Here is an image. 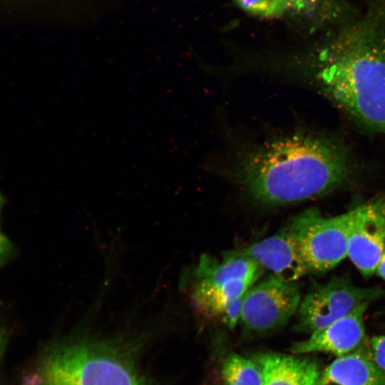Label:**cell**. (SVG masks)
<instances>
[{
	"instance_id": "1",
	"label": "cell",
	"mask_w": 385,
	"mask_h": 385,
	"mask_svg": "<svg viewBox=\"0 0 385 385\" xmlns=\"http://www.w3.org/2000/svg\"><path fill=\"white\" fill-rule=\"evenodd\" d=\"M327 31L304 51L260 58L258 71L304 77L356 120L385 134V1L373 0L364 14Z\"/></svg>"
},
{
	"instance_id": "2",
	"label": "cell",
	"mask_w": 385,
	"mask_h": 385,
	"mask_svg": "<svg viewBox=\"0 0 385 385\" xmlns=\"http://www.w3.org/2000/svg\"><path fill=\"white\" fill-rule=\"evenodd\" d=\"M232 175L256 201L281 205L332 191L351 173L347 151L337 143L299 133L267 136L239 145Z\"/></svg>"
},
{
	"instance_id": "3",
	"label": "cell",
	"mask_w": 385,
	"mask_h": 385,
	"mask_svg": "<svg viewBox=\"0 0 385 385\" xmlns=\"http://www.w3.org/2000/svg\"><path fill=\"white\" fill-rule=\"evenodd\" d=\"M26 385H146L118 354L87 344L52 351L26 379Z\"/></svg>"
},
{
	"instance_id": "4",
	"label": "cell",
	"mask_w": 385,
	"mask_h": 385,
	"mask_svg": "<svg viewBox=\"0 0 385 385\" xmlns=\"http://www.w3.org/2000/svg\"><path fill=\"white\" fill-rule=\"evenodd\" d=\"M352 210L324 217L312 208L292 218L286 227L296 239L310 272H326L348 256Z\"/></svg>"
},
{
	"instance_id": "5",
	"label": "cell",
	"mask_w": 385,
	"mask_h": 385,
	"mask_svg": "<svg viewBox=\"0 0 385 385\" xmlns=\"http://www.w3.org/2000/svg\"><path fill=\"white\" fill-rule=\"evenodd\" d=\"M383 294L378 287H361L347 277H334L315 284L301 299L297 309V329L309 334L347 315L359 306Z\"/></svg>"
},
{
	"instance_id": "6",
	"label": "cell",
	"mask_w": 385,
	"mask_h": 385,
	"mask_svg": "<svg viewBox=\"0 0 385 385\" xmlns=\"http://www.w3.org/2000/svg\"><path fill=\"white\" fill-rule=\"evenodd\" d=\"M301 299L296 282L272 274L245 293L240 319L250 332H269L285 324L297 311Z\"/></svg>"
},
{
	"instance_id": "7",
	"label": "cell",
	"mask_w": 385,
	"mask_h": 385,
	"mask_svg": "<svg viewBox=\"0 0 385 385\" xmlns=\"http://www.w3.org/2000/svg\"><path fill=\"white\" fill-rule=\"evenodd\" d=\"M352 211L348 257L364 277H369L385 252V200L366 202Z\"/></svg>"
},
{
	"instance_id": "8",
	"label": "cell",
	"mask_w": 385,
	"mask_h": 385,
	"mask_svg": "<svg viewBox=\"0 0 385 385\" xmlns=\"http://www.w3.org/2000/svg\"><path fill=\"white\" fill-rule=\"evenodd\" d=\"M369 303L356 307L347 315L317 330L292 347L295 354L329 353L342 356L360 349L366 342L364 315Z\"/></svg>"
},
{
	"instance_id": "9",
	"label": "cell",
	"mask_w": 385,
	"mask_h": 385,
	"mask_svg": "<svg viewBox=\"0 0 385 385\" xmlns=\"http://www.w3.org/2000/svg\"><path fill=\"white\" fill-rule=\"evenodd\" d=\"M242 251L263 268L288 282H296L310 272L296 239L286 226Z\"/></svg>"
},
{
	"instance_id": "10",
	"label": "cell",
	"mask_w": 385,
	"mask_h": 385,
	"mask_svg": "<svg viewBox=\"0 0 385 385\" xmlns=\"http://www.w3.org/2000/svg\"><path fill=\"white\" fill-rule=\"evenodd\" d=\"M317 385H385V371L364 350L337 357L322 371Z\"/></svg>"
},
{
	"instance_id": "11",
	"label": "cell",
	"mask_w": 385,
	"mask_h": 385,
	"mask_svg": "<svg viewBox=\"0 0 385 385\" xmlns=\"http://www.w3.org/2000/svg\"><path fill=\"white\" fill-rule=\"evenodd\" d=\"M258 364L263 385H317L322 373L313 360L282 354H262Z\"/></svg>"
},
{
	"instance_id": "12",
	"label": "cell",
	"mask_w": 385,
	"mask_h": 385,
	"mask_svg": "<svg viewBox=\"0 0 385 385\" xmlns=\"http://www.w3.org/2000/svg\"><path fill=\"white\" fill-rule=\"evenodd\" d=\"M290 2L292 15L311 31L339 26L357 14L346 0H290Z\"/></svg>"
},
{
	"instance_id": "13",
	"label": "cell",
	"mask_w": 385,
	"mask_h": 385,
	"mask_svg": "<svg viewBox=\"0 0 385 385\" xmlns=\"http://www.w3.org/2000/svg\"><path fill=\"white\" fill-rule=\"evenodd\" d=\"M222 375L225 385H263L259 364L236 354H230L225 360Z\"/></svg>"
},
{
	"instance_id": "14",
	"label": "cell",
	"mask_w": 385,
	"mask_h": 385,
	"mask_svg": "<svg viewBox=\"0 0 385 385\" xmlns=\"http://www.w3.org/2000/svg\"><path fill=\"white\" fill-rule=\"evenodd\" d=\"M245 13L262 19L292 15L290 0H232Z\"/></svg>"
},
{
	"instance_id": "15",
	"label": "cell",
	"mask_w": 385,
	"mask_h": 385,
	"mask_svg": "<svg viewBox=\"0 0 385 385\" xmlns=\"http://www.w3.org/2000/svg\"><path fill=\"white\" fill-rule=\"evenodd\" d=\"M363 347L375 364L385 371V335L371 337Z\"/></svg>"
},
{
	"instance_id": "16",
	"label": "cell",
	"mask_w": 385,
	"mask_h": 385,
	"mask_svg": "<svg viewBox=\"0 0 385 385\" xmlns=\"http://www.w3.org/2000/svg\"><path fill=\"white\" fill-rule=\"evenodd\" d=\"M375 272L378 276L385 280V252L378 263Z\"/></svg>"
}]
</instances>
